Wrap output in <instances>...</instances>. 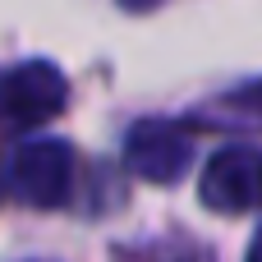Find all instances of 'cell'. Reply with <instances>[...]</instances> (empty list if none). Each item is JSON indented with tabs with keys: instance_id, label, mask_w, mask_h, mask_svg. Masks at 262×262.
I'll use <instances>...</instances> for the list:
<instances>
[{
	"instance_id": "cell-7",
	"label": "cell",
	"mask_w": 262,
	"mask_h": 262,
	"mask_svg": "<svg viewBox=\"0 0 262 262\" xmlns=\"http://www.w3.org/2000/svg\"><path fill=\"white\" fill-rule=\"evenodd\" d=\"M120 5H124V9H157L161 0H120Z\"/></svg>"
},
{
	"instance_id": "cell-5",
	"label": "cell",
	"mask_w": 262,
	"mask_h": 262,
	"mask_svg": "<svg viewBox=\"0 0 262 262\" xmlns=\"http://www.w3.org/2000/svg\"><path fill=\"white\" fill-rule=\"evenodd\" d=\"M212 111H221V115H230V120H239V124L262 129V83L244 88V92H230V97H226L221 106H212Z\"/></svg>"
},
{
	"instance_id": "cell-3",
	"label": "cell",
	"mask_w": 262,
	"mask_h": 262,
	"mask_svg": "<svg viewBox=\"0 0 262 262\" xmlns=\"http://www.w3.org/2000/svg\"><path fill=\"white\" fill-rule=\"evenodd\" d=\"M198 193L221 216H239V212L262 207V147L230 143V147L212 152V161L203 166Z\"/></svg>"
},
{
	"instance_id": "cell-6",
	"label": "cell",
	"mask_w": 262,
	"mask_h": 262,
	"mask_svg": "<svg viewBox=\"0 0 262 262\" xmlns=\"http://www.w3.org/2000/svg\"><path fill=\"white\" fill-rule=\"evenodd\" d=\"M244 262H262V230L253 235V244H249V258H244Z\"/></svg>"
},
{
	"instance_id": "cell-1",
	"label": "cell",
	"mask_w": 262,
	"mask_h": 262,
	"mask_svg": "<svg viewBox=\"0 0 262 262\" xmlns=\"http://www.w3.org/2000/svg\"><path fill=\"white\" fill-rule=\"evenodd\" d=\"M9 189L28 207H64L74 189V147L60 138H32L9 157Z\"/></svg>"
},
{
	"instance_id": "cell-4",
	"label": "cell",
	"mask_w": 262,
	"mask_h": 262,
	"mask_svg": "<svg viewBox=\"0 0 262 262\" xmlns=\"http://www.w3.org/2000/svg\"><path fill=\"white\" fill-rule=\"evenodd\" d=\"M189 161H193V143L180 124L143 120L124 138V166L147 184H175L189 170Z\"/></svg>"
},
{
	"instance_id": "cell-2",
	"label": "cell",
	"mask_w": 262,
	"mask_h": 262,
	"mask_svg": "<svg viewBox=\"0 0 262 262\" xmlns=\"http://www.w3.org/2000/svg\"><path fill=\"white\" fill-rule=\"evenodd\" d=\"M69 83L51 60H23L0 74V120L14 129H37L64 111Z\"/></svg>"
}]
</instances>
